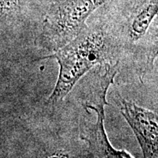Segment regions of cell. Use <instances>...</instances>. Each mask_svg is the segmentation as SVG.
<instances>
[{
  "label": "cell",
  "instance_id": "obj_4",
  "mask_svg": "<svg viewBox=\"0 0 158 158\" xmlns=\"http://www.w3.org/2000/svg\"><path fill=\"white\" fill-rule=\"evenodd\" d=\"M120 6L110 2L107 21L121 46L143 36L158 13V0H129Z\"/></svg>",
  "mask_w": 158,
  "mask_h": 158
},
{
  "label": "cell",
  "instance_id": "obj_1",
  "mask_svg": "<svg viewBox=\"0 0 158 158\" xmlns=\"http://www.w3.org/2000/svg\"><path fill=\"white\" fill-rule=\"evenodd\" d=\"M122 48L107 19L88 24L77 36L59 50L42 59L58 62V78L47 104L56 106L71 92L77 82L96 65L113 63Z\"/></svg>",
  "mask_w": 158,
  "mask_h": 158
},
{
  "label": "cell",
  "instance_id": "obj_2",
  "mask_svg": "<svg viewBox=\"0 0 158 158\" xmlns=\"http://www.w3.org/2000/svg\"><path fill=\"white\" fill-rule=\"evenodd\" d=\"M118 62L105 63L98 65L85 87L81 99L82 112L79 119L94 121L78 122L79 135L87 143V151L92 157L122 158L132 156L125 150H118L108 141L104 127L105 106L108 105L106 95L110 86L118 73Z\"/></svg>",
  "mask_w": 158,
  "mask_h": 158
},
{
  "label": "cell",
  "instance_id": "obj_7",
  "mask_svg": "<svg viewBox=\"0 0 158 158\" xmlns=\"http://www.w3.org/2000/svg\"><path fill=\"white\" fill-rule=\"evenodd\" d=\"M158 54V25L155 29V32L152 35V42L149 46L147 54V63L151 64L153 63L154 59Z\"/></svg>",
  "mask_w": 158,
  "mask_h": 158
},
{
  "label": "cell",
  "instance_id": "obj_3",
  "mask_svg": "<svg viewBox=\"0 0 158 158\" xmlns=\"http://www.w3.org/2000/svg\"><path fill=\"white\" fill-rule=\"evenodd\" d=\"M110 0H45L43 22L35 43L40 48L55 52L74 39L87 26L97 9Z\"/></svg>",
  "mask_w": 158,
  "mask_h": 158
},
{
  "label": "cell",
  "instance_id": "obj_6",
  "mask_svg": "<svg viewBox=\"0 0 158 158\" xmlns=\"http://www.w3.org/2000/svg\"><path fill=\"white\" fill-rule=\"evenodd\" d=\"M45 10V0H0L2 33L20 27L30 17L43 21Z\"/></svg>",
  "mask_w": 158,
  "mask_h": 158
},
{
  "label": "cell",
  "instance_id": "obj_5",
  "mask_svg": "<svg viewBox=\"0 0 158 158\" xmlns=\"http://www.w3.org/2000/svg\"><path fill=\"white\" fill-rule=\"evenodd\" d=\"M114 97L122 115L135 133L144 157H158V111L142 108L118 93Z\"/></svg>",
  "mask_w": 158,
  "mask_h": 158
}]
</instances>
